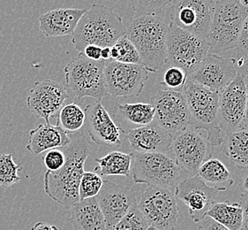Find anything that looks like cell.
<instances>
[{"label": "cell", "mask_w": 248, "mask_h": 230, "mask_svg": "<svg viewBox=\"0 0 248 230\" xmlns=\"http://www.w3.org/2000/svg\"><path fill=\"white\" fill-rule=\"evenodd\" d=\"M69 136L71 143L62 148L65 154V164L60 170L46 171L44 177L45 193L66 209L79 202V182L85 172V162L91 152L84 133L77 132Z\"/></svg>", "instance_id": "6da1fadb"}, {"label": "cell", "mask_w": 248, "mask_h": 230, "mask_svg": "<svg viewBox=\"0 0 248 230\" xmlns=\"http://www.w3.org/2000/svg\"><path fill=\"white\" fill-rule=\"evenodd\" d=\"M168 30L169 25L158 15H137L125 26V35L151 73L160 70L166 62Z\"/></svg>", "instance_id": "7a4b0ae2"}, {"label": "cell", "mask_w": 248, "mask_h": 230, "mask_svg": "<svg viewBox=\"0 0 248 230\" xmlns=\"http://www.w3.org/2000/svg\"><path fill=\"white\" fill-rule=\"evenodd\" d=\"M124 35L123 20L112 8L93 4L80 18L72 35V43L75 50L82 52L88 45L111 47Z\"/></svg>", "instance_id": "3957f363"}, {"label": "cell", "mask_w": 248, "mask_h": 230, "mask_svg": "<svg viewBox=\"0 0 248 230\" xmlns=\"http://www.w3.org/2000/svg\"><path fill=\"white\" fill-rule=\"evenodd\" d=\"M188 107L189 126L206 131L212 147L222 145L224 134L219 119V93L187 78L182 90Z\"/></svg>", "instance_id": "277c9868"}, {"label": "cell", "mask_w": 248, "mask_h": 230, "mask_svg": "<svg viewBox=\"0 0 248 230\" xmlns=\"http://www.w3.org/2000/svg\"><path fill=\"white\" fill-rule=\"evenodd\" d=\"M248 15V8L238 0L215 1L209 29V53L218 54L237 48L238 38Z\"/></svg>", "instance_id": "5b68a950"}, {"label": "cell", "mask_w": 248, "mask_h": 230, "mask_svg": "<svg viewBox=\"0 0 248 230\" xmlns=\"http://www.w3.org/2000/svg\"><path fill=\"white\" fill-rule=\"evenodd\" d=\"M64 72L68 89L76 99L88 97L101 102L108 94L105 88L104 60H91L79 52L67 63Z\"/></svg>", "instance_id": "8992f818"}, {"label": "cell", "mask_w": 248, "mask_h": 230, "mask_svg": "<svg viewBox=\"0 0 248 230\" xmlns=\"http://www.w3.org/2000/svg\"><path fill=\"white\" fill-rule=\"evenodd\" d=\"M131 175L135 183L172 188L179 179L180 168L167 153H132Z\"/></svg>", "instance_id": "52a82bcc"}, {"label": "cell", "mask_w": 248, "mask_h": 230, "mask_svg": "<svg viewBox=\"0 0 248 230\" xmlns=\"http://www.w3.org/2000/svg\"><path fill=\"white\" fill-rule=\"evenodd\" d=\"M209 44L177 26L170 23L167 35V64L193 74L209 54Z\"/></svg>", "instance_id": "ba28073f"}, {"label": "cell", "mask_w": 248, "mask_h": 230, "mask_svg": "<svg viewBox=\"0 0 248 230\" xmlns=\"http://www.w3.org/2000/svg\"><path fill=\"white\" fill-rule=\"evenodd\" d=\"M170 151L180 170L195 175L200 166L212 157V146L207 135L188 126L172 137Z\"/></svg>", "instance_id": "9c48e42d"}, {"label": "cell", "mask_w": 248, "mask_h": 230, "mask_svg": "<svg viewBox=\"0 0 248 230\" xmlns=\"http://www.w3.org/2000/svg\"><path fill=\"white\" fill-rule=\"evenodd\" d=\"M137 206L149 225L160 230H175L179 217V205L169 189L149 186Z\"/></svg>", "instance_id": "30bf717a"}, {"label": "cell", "mask_w": 248, "mask_h": 230, "mask_svg": "<svg viewBox=\"0 0 248 230\" xmlns=\"http://www.w3.org/2000/svg\"><path fill=\"white\" fill-rule=\"evenodd\" d=\"M150 71L142 65L126 64L116 60L105 61L107 93L115 98L131 99L140 95Z\"/></svg>", "instance_id": "8fae6325"}, {"label": "cell", "mask_w": 248, "mask_h": 230, "mask_svg": "<svg viewBox=\"0 0 248 230\" xmlns=\"http://www.w3.org/2000/svg\"><path fill=\"white\" fill-rule=\"evenodd\" d=\"M170 23L208 40L213 17V0H172Z\"/></svg>", "instance_id": "7c38bea8"}, {"label": "cell", "mask_w": 248, "mask_h": 230, "mask_svg": "<svg viewBox=\"0 0 248 230\" xmlns=\"http://www.w3.org/2000/svg\"><path fill=\"white\" fill-rule=\"evenodd\" d=\"M247 103L246 77L238 73L233 81L219 92V119L224 135L244 129Z\"/></svg>", "instance_id": "4fadbf2b"}, {"label": "cell", "mask_w": 248, "mask_h": 230, "mask_svg": "<svg viewBox=\"0 0 248 230\" xmlns=\"http://www.w3.org/2000/svg\"><path fill=\"white\" fill-rule=\"evenodd\" d=\"M150 104L155 108V122L172 136L188 127V107L182 92L158 90Z\"/></svg>", "instance_id": "5bb4252c"}, {"label": "cell", "mask_w": 248, "mask_h": 230, "mask_svg": "<svg viewBox=\"0 0 248 230\" xmlns=\"http://www.w3.org/2000/svg\"><path fill=\"white\" fill-rule=\"evenodd\" d=\"M225 190L224 188L218 189L209 185L195 175L179 182L176 187L175 196L186 205L191 219L199 223L216 203L219 193Z\"/></svg>", "instance_id": "9a60e30c"}, {"label": "cell", "mask_w": 248, "mask_h": 230, "mask_svg": "<svg viewBox=\"0 0 248 230\" xmlns=\"http://www.w3.org/2000/svg\"><path fill=\"white\" fill-rule=\"evenodd\" d=\"M67 90L58 81L36 82L27 98V106L36 118L44 119L46 123L59 115L68 98Z\"/></svg>", "instance_id": "2e32d148"}, {"label": "cell", "mask_w": 248, "mask_h": 230, "mask_svg": "<svg viewBox=\"0 0 248 230\" xmlns=\"http://www.w3.org/2000/svg\"><path fill=\"white\" fill-rule=\"evenodd\" d=\"M96 200L105 216L107 228L117 224L134 206L138 205L134 190L131 187L120 185L105 180Z\"/></svg>", "instance_id": "e0dca14e"}, {"label": "cell", "mask_w": 248, "mask_h": 230, "mask_svg": "<svg viewBox=\"0 0 248 230\" xmlns=\"http://www.w3.org/2000/svg\"><path fill=\"white\" fill-rule=\"evenodd\" d=\"M237 75L236 60L209 53L188 78L200 85L219 93L233 81Z\"/></svg>", "instance_id": "ac0fdd59"}, {"label": "cell", "mask_w": 248, "mask_h": 230, "mask_svg": "<svg viewBox=\"0 0 248 230\" xmlns=\"http://www.w3.org/2000/svg\"><path fill=\"white\" fill-rule=\"evenodd\" d=\"M84 111L87 131L94 144L109 148H119L121 146L120 133L123 130L115 123L100 101L95 100L87 105Z\"/></svg>", "instance_id": "d6986e66"}, {"label": "cell", "mask_w": 248, "mask_h": 230, "mask_svg": "<svg viewBox=\"0 0 248 230\" xmlns=\"http://www.w3.org/2000/svg\"><path fill=\"white\" fill-rule=\"evenodd\" d=\"M125 135L131 150L140 153L163 152L168 154L173 137L155 121L149 125L130 130Z\"/></svg>", "instance_id": "ffe728a7"}, {"label": "cell", "mask_w": 248, "mask_h": 230, "mask_svg": "<svg viewBox=\"0 0 248 230\" xmlns=\"http://www.w3.org/2000/svg\"><path fill=\"white\" fill-rule=\"evenodd\" d=\"M86 9L60 8L40 15L39 29L47 38L72 35Z\"/></svg>", "instance_id": "44dd1931"}, {"label": "cell", "mask_w": 248, "mask_h": 230, "mask_svg": "<svg viewBox=\"0 0 248 230\" xmlns=\"http://www.w3.org/2000/svg\"><path fill=\"white\" fill-rule=\"evenodd\" d=\"M70 143L69 135L60 126L51 125L50 123L40 124L34 130H30L26 150L37 156L47 150L65 148Z\"/></svg>", "instance_id": "7402d4cb"}, {"label": "cell", "mask_w": 248, "mask_h": 230, "mask_svg": "<svg viewBox=\"0 0 248 230\" xmlns=\"http://www.w3.org/2000/svg\"><path fill=\"white\" fill-rule=\"evenodd\" d=\"M70 209L69 221L74 230H108L95 197L80 200Z\"/></svg>", "instance_id": "603a6c76"}, {"label": "cell", "mask_w": 248, "mask_h": 230, "mask_svg": "<svg viewBox=\"0 0 248 230\" xmlns=\"http://www.w3.org/2000/svg\"><path fill=\"white\" fill-rule=\"evenodd\" d=\"M223 152L239 168L248 169V130L241 129L224 136Z\"/></svg>", "instance_id": "cb8c5ba5"}, {"label": "cell", "mask_w": 248, "mask_h": 230, "mask_svg": "<svg viewBox=\"0 0 248 230\" xmlns=\"http://www.w3.org/2000/svg\"><path fill=\"white\" fill-rule=\"evenodd\" d=\"M97 166L94 173L100 176H129L131 175L132 154L121 151H111L102 158H95Z\"/></svg>", "instance_id": "d4e9b609"}, {"label": "cell", "mask_w": 248, "mask_h": 230, "mask_svg": "<svg viewBox=\"0 0 248 230\" xmlns=\"http://www.w3.org/2000/svg\"><path fill=\"white\" fill-rule=\"evenodd\" d=\"M206 216L217 221L230 230H241L243 222V210L239 203L228 201L215 203Z\"/></svg>", "instance_id": "484cf974"}, {"label": "cell", "mask_w": 248, "mask_h": 230, "mask_svg": "<svg viewBox=\"0 0 248 230\" xmlns=\"http://www.w3.org/2000/svg\"><path fill=\"white\" fill-rule=\"evenodd\" d=\"M196 175L208 184L211 183L217 185L222 183L225 184V187L228 189L234 183L228 167L221 160L212 157L200 166Z\"/></svg>", "instance_id": "4316f807"}, {"label": "cell", "mask_w": 248, "mask_h": 230, "mask_svg": "<svg viewBox=\"0 0 248 230\" xmlns=\"http://www.w3.org/2000/svg\"><path fill=\"white\" fill-rule=\"evenodd\" d=\"M118 113L131 124L149 125L154 121L155 108L150 103H132L118 105Z\"/></svg>", "instance_id": "83f0119b"}, {"label": "cell", "mask_w": 248, "mask_h": 230, "mask_svg": "<svg viewBox=\"0 0 248 230\" xmlns=\"http://www.w3.org/2000/svg\"><path fill=\"white\" fill-rule=\"evenodd\" d=\"M85 111L77 104L71 103L61 108L58 115L57 125L60 126L67 134L72 135L81 130L85 125Z\"/></svg>", "instance_id": "f1b7e54d"}, {"label": "cell", "mask_w": 248, "mask_h": 230, "mask_svg": "<svg viewBox=\"0 0 248 230\" xmlns=\"http://www.w3.org/2000/svg\"><path fill=\"white\" fill-rule=\"evenodd\" d=\"M110 60L126 64L142 65L138 50L126 35L121 36L110 47Z\"/></svg>", "instance_id": "f546056e"}, {"label": "cell", "mask_w": 248, "mask_h": 230, "mask_svg": "<svg viewBox=\"0 0 248 230\" xmlns=\"http://www.w3.org/2000/svg\"><path fill=\"white\" fill-rule=\"evenodd\" d=\"M22 166L16 164L11 153L0 155V187L10 188L19 182L21 177L19 173Z\"/></svg>", "instance_id": "4dcf8cb0"}, {"label": "cell", "mask_w": 248, "mask_h": 230, "mask_svg": "<svg viewBox=\"0 0 248 230\" xmlns=\"http://www.w3.org/2000/svg\"><path fill=\"white\" fill-rule=\"evenodd\" d=\"M104 181L98 174L85 171L79 182V201L96 197L103 188Z\"/></svg>", "instance_id": "1f68e13d"}, {"label": "cell", "mask_w": 248, "mask_h": 230, "mask_svg": "<svg viewBox=\"0 0 248 230\" xmlns=\"http://www.w3.org/2000/svg\"><path fill=\"white\" fill-rule=\"evenodd\" d=\"M149 224L140 214L138 206H134L117 224L108 230H146Z\"/></svg>", "instance_id": "d6a6232c"}, {"label": "cell", "mask_w": 248, "mask_h": 230, "mask_svg": "<svg viewBox=\"0 0 248 230\" xmlns=\"http://www.w3.org/2000/svg\"><path fill=\"white\" fill-rule=\"evenodd\" d=\"M187 78L188 75L183 69L170 66L169 68L165 71L161 84L169 90L182 92Z\"/></svg>", "instance_id": "836d02e7"}, {"label": "cell", "mask_w": 248, "mask_h": 230, "mask_svg": "<svg viewBox=\"0 0 248 230\" xmlns=\"http://www.w3.org/2000/svg\"><path fill=\"white\" fill-rule=\"evenodd\" d=\"M172 0H131L133 10L137 15H157Z\"/></svg>", "instance_id": "e575fe53"}, {"label": "cell", "mask_w": 248, "mask_h": 230, "mask_svg": "<svg viewBox=\"0 0 248 230\" xmlns=\"http://www.w3.org/2000/svg\"><path fill=\"white\" fill-rule=\"evenodd\" d=\"M47 170L55 172L60 170L65 162V154L63 149H52L47 150L43 157Z\"/></svg>", "instance_id": "d590c367"}, {"label": "cell", "mask_w": 248, "mask_h": 230, "mask_svg": "<svg viewBox=\"0 0 248 230\" xmlns=\"http://www.w3.org/2000/svg\"><path fill=\"white\" fill-rule=\"evenodd\" d=\"M238 52L242 53L247 60L248 59V15L246 18V20L244 21L243 27L242 30L240 32L239 35V38H238Z\"/></svg>", "instance_id": "8d00e7d4"}, {"label": "cell", "mask_w": 248, "mask_h": 230, "mask_svg": "<svg viewBox=\"0 0 248 230\" xmlns=\"http://www.w3.org/2000/svg\"><path fill=\"white\" fill-rule=\"evenodd\" d=\"M198 230H230L217 221L206 216L203 220L199 222Z\"/></svg>", "instance_id": "74e56055"}, {"label": "cell", "mask_w": 248, "mask_h": 230, "mask_svg": "<svg viewBox=\"0 0 248 230\" xmlns=\"http://www.w3.org/2000/svg\"><path fill=\"white\" fill-rule=\"evenodd\" d=\"M101 52L102 48L96 45H88L84 48L82 53L84 54L88 59L91 60H102L101 59Z\"/></svg>", "instance_id": "f35d334b"}, {"label": "cell", "mask_w": 248, "mask_h": 230, "mask_svg": "<svg viewBox=\"0 0 248 230\" xmlns=\"http://www.w3.org/2000/svg\"><path fill=\"white\" fill-rule=\"evenodd\" d=\"M239 204L243 210V222L241 230H248V192H243L240 197Z\"/></svg>", "instance_id": "ab89813d"}, {"label": "cell", "mask_w": 248, "mask_h": 230, "mask_svg": "<svg viewBox=\"0 0 248 230\" xmlns=\"http://www.w3.org/2000/svg\"><path fill=\"white\" fill-rule=\"evenodd\" d=\"M30 230H59L58 227L54 225H48L45 222H36L35 225L33 226Z\"/></svg>", "instance_id": "60d3db41"}, {"label": "cell", "mask_w": 248, "mask_h": 230, "mask_svg": "<svg viewBox=\"0 0 248 230\" xmlns=\"http://www.w3.org/2000/svg\"><path fill=\"white\" fill-rule=\"evenodd\" d=\"M101 59H102V60H104V61L110 60V47H104V48H102Z\"/></svg>", "instance_id": "b9f144b4"}, {"label": "cell", "mask_w": 248, "mask_h": 230, "mask_svg": "<svg viewBox=\"0 0 248 230\" xmlns=\"http://www.w3.org/2000/svg\"><path fill=\"white\" fill-rule=\"evenodd\" d=\"M244 129L248 130V103H247V110H246V115H245V120H244Z\"/></svg>", "instance_id": "7bdbcfd3"}, {"label": "cell", "mask_w": 248, "mask_h": 230, "mask_svg": "<svg viewBox=\"0 0 248 230\" xmlns=\"http://www.w3.org/2000/svg\"><path fill=\"white\" fill-rule=\"evenodd\" d=\"M242 187L246 192H248V175L244 178Z\"/></svg>", "instance_id": "ee69618b"}, {"label": "cell", "mask_w": 248, "mask_h": 230, "mask_svg": "<svg viewBox=\"0 0 248 230\" xmlns=\"http://www.w3.org/2000/svg\"><path fill=\"white\" fill-rule=\"evenodd\" d=\"M238 1H239L240 4H242L245 7L248 8V0H238Z\"/></svg>", "instance_id": "f6af8a7d"}, {"label": "cell", "mask_w": 248, "mask_h": 230, "mask_svg": "<svg viewBox=\"0 0 248 230\" xmlns=\"http://www.w3.org/2000/svg\"><path fill=\"white\" fill-rule=\"evenodd\" d=\"M146 230H160L159 229H157L156 227H155L153 225H149L148 226V228L146 229Z\"/></svg>", "instance_id": "bcb514c9"}, {"label": "cell", "mask_w": 248, "mask_h": 230, "mask_svg": "<svg viewBox=\"0 0 248 230\" xmlns=\"http://www.w3.org/2000/svg\"><path fill=\"white\" fill-rule=\"evenodd\" d=\"M246 65H247V71H246V75H245V77L248 79V59L247 60V63H246Z\"/></svg>", "instance_id": "7dc6e473"}, {"label": "cell", "mask_w": 248, "mask_h": 230, "mask_svg": "<svg viewBox=\"0 0 248 230\" xmlns=\"http://www.w3.org/2000/svg\"><path fill=\"white\" fill-rule=\"evenodd\" d=\"M213 1H218V0H213Z\"/></svg>", "instance_id": "c3c4849f"}]
</instances>
